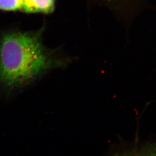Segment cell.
Returning a JSON list of instances; mask_svg holds the SVG:
<instances>
[{
	"mask_svg": "<svg viewBox=\"0 0 156 156\" xmlns=\"http://www.w3.org/2000/svg\"><path fill=\"white\" fill-rule=\"evenodd\" d=\"M67 64L47 51L35 35L12 33L0 41V82L8 87L24 86L43 73Z\"/></svg>",
	"mask_w": 156,
	"mask_h": 156,
	"instance_id": "obj_1",
	"label": "cell"
},
{
	"mask_svg": "<svg viewBox=\"0 0 156 156\" xmlns=\"http://www.w3.org/2000/svg\"><path fill=\"white\" fill-rule=\"evenodd\" d=\"M55 0H24L21 9L27 13H49L54 10Z\"/></svg>",
	"mask_w": 156,
	"mask_h": 156,
	"instance_id": "obj_2",
	"label": "cell"
},
{
	"mask_svg": "<svg viewBox=\"0 0 156 156\" xmlns=\"http://www.w3.org/2000/svg\"><path fill=\"white\" fill-rule=\"evenodd\" d=\"M24 0H0V10L15 11L22 8Z\"/></svg>",
	"mask_w": 156,
	"mask_h": 156,
	"instance_id": "obj_3",
	"label": "cell"
}]
</instances>
